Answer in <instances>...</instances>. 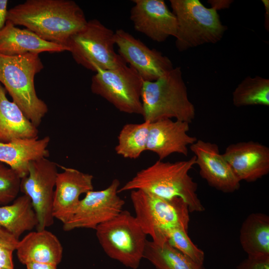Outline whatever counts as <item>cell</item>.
<instances>
[{
	"label": "cell",
	"mask_w": 269,
	"mask_h": 269,
	"mask_svg": "<svg viewBox=\"0 0 269 269\" xmlns=\"http://www.w3.org/2000/svg\"><path fill=\"white\" fill-rule=\"evenodd\" d=\"M7 20L65 46L88 21L82 8L71 0H27L8 10Z\"/></svg>",
	"instance_id": "obj_1"
},
{
	"label": "cell",
	"mask_w": 269,
	"mask_h": 269,
	"mask_svg": "<svg viewBox=\"0 0 269 269\" xmlns=\"http://www.w3.org/2000/svg\"><path fill=\"white\" fill-rule=\"evenodd\" d=\"M195 161L194 155L188 160L174 162L158 160L138 171L119 189L118 193L140 190L164 199L180 198L187 204L190 212L204 211L196 193L197 184L189 174Z\"/></svg>",
	"instance_id": "obj_2"
},
{
	"label": "cell",
	"mask_w": 269,
	"mask_h": 269,
	"mask_svg": "<svg viewBox=\"0 0 269 269\" xmlns=\"http://www.w3.org/2000/svg\"><path fill=\"white\" fill-rule=\"evenodd\" d=\"M43 68L38 54L17 56L0 54V83L25 116L37 128L48 109L37 95L34 77Z\"/></svg>",
	"instance_id": "obj_3"
},
{
	"label": "cell",
	"mask_w": 269,
	"mask_h": 269,
	"mask_svg": "<svg viewBox=\"0 0 269 269\" xmlns=\"http://www.w3.org/2000/svg\"><path fill=\"white\" fill-rule=\"evenodd\" d=\"M141 99L144 122L175 118L190 124L195 119V107L189 99L179 67L155 81H143Z\"/></svg>",
	"instance_id": "obj_4"
},
{
	"label": "cell",
	"mask_w": 269,
	"mask_h": 269,
	"mask_svg": "<svg viewBox=\"0 0 269 269\" xmlns=\"http://www.w3.org/2000/svg\"><path fill=\"white\" fill-rule=\"evenodd\" d=\"M130 198L137 222L154 243L166 242L168 233L174 228L188 231L190 211L182 199H164L140 190H131Z\"/></svg>",
	"instance_id": "obj_5"
},
{
	"label": "cell",
	"mask_w": 269,
	"mask_h": 269,
	"mask_svg": "<svg viewBox=\"0 0 269 269\" xmlns=\"http://www.w3.org/2000/svg\"><path fill=\"white\" fill-rule=\"evenodd\" d=\"M176 18L175 46L183 52L207 43H216L223 37L227 27L217 10L207 8L199 0H170Z\"/></svg>",
	"instance_id": "obj_6"
},
{
	"label": "cell",
	"mask_w": 269,
	"mask_h": 269,
	"mask_svg": "<svg viewBox=\"0 0 269 269\" xmlns=\"http://www.w3.org/2000/svg\"><path fill=\"white\" fill-rule=\"evenodd\" d=\"M96 234L105 253L128 268L137 269L146 242L143 232L135 217L122 210L112 219L98 225Z\"/></svg>",
	"instance_id": "obj_7"
},
{
	"label": "cell",
	"mask_w": 269,
	"mask_h": 269,
	"mask_svg": "<svg viewBox=\"0 0 269 269\" xmlns=\"http://www.w3.org/2000/svg\"><path fill=\"white\" fill-rule=\"evenodd\" d=\"M115 32L94 19L72 35L66 46L76 62L96 72L126 64L115 51Z\"/></svg>",
	"instance_id": "obj_8"
},
{
	"label": "cell",
	"mask_w": 269,
	"mask_h": 269,
	"mask_svg": "<svg viewBox=\"0 0 269 269\" xmlns=\"http://www.w3.org/2000/svg\"><path fill=\"white\" fill-rule=\"evenodd\" d=\"M95 73L91 80L93 93L103 97L121 112L142 115L143 81L133 68L125 64Z\"/></svg>",
	"instance_id": "obj_9"
},
{
	"label": "cell",
	"mask_w": 269,
	"mask_h": 269,
	"mask_svg": "<svg viewBox=\"0 0 269 269\" xmlns=\"http://www.w3.org/2000/svg\"><path fill=\"white\" fill-rule=\"evenodd\" d=\"M57 165L47 158L32 161L28 175L20 180V191L29 198L36 214L37 231L54 223L52 207Z\"/></svg>",
	"instance_id": "obj_10"
},
{
	"label": "cell",
	"mask_w": 269,
	"mask_h": 269,
	"mask_svg": "<svg viewBox=\"0 0 269 269\" xmlns=\"http://www.w3.org/2000/svg\"><path fill=\"white\" fill-rule=\"evenodd\" d=\"M120 185L114 179L106 189L91 190L81 199L72 218L63 224L65 231L78 228L95 230L97 227L117 216L122 210L125 201L118 195Z\"/></svg>",
	"instance_id": "obj_11"
},
{
	"label": "cell",
	"mask_w": 269,
	"mask_h": 269,
	"mask_svg": "<svg viewBox=\"0 0 269 269\" xmlns=\"http://www.w3.org/2000/svg\"><path fill=\"white\" fill-rule=\"evenodd\" d=\"M119 55L139 75L143 81H153L173 68L170 59L150 49L123 29L115 32Z\"/></svg>",
	"instance_id": "obj_12"
},
{
	"label": "cell",
	"mask_w": 269,
	"mask_h": 269,
	"mask_svg": "<svg viewBox=\"0 0 269 269\" xmlns=\"http://www.w3.org/2000/svg\"><path fill=\"white\" fill-rule=\"evenodd\" d=\"M130 19L135 30L157 42L175 37V16L163 0H133Z\"/></svg>",
	"instance_id": "obj_13"
},
{
	"label": "cell",
	"mask_w": 269,
	"mask_h": 269,
	"mask_svg": "<svg viewBox=\"0 0 269 269\" xmlns=\"http://www.w3.org/2000/svg\"><path fill=\"white\" fill-rule=\"evenodd\" d=\"M189 148L194 154L201 176L210 186L225 193L240 188L241 181L220 153L217 144L197 139Z\"/></svg>",
	"instance_id": "obj_14"
},
{
	"label": "cell",
	"mask_w": 269,
	"mask_h": 269,
	"mask_svg": "<svg viewBox=\"0 0 269 269\" xmlns=\"http://www.w3.org/2000/svg\"><path fill=\"white\" fill-rule=\"evenodd\" d=\"M54 189L52 214L63 224L73 216L79 204L80 196L93 190V176L74 168L59 166Z\"/></svg>",
	"instance_id": "obj_15"
},
{
	"label": "cell",
	"mask_w": 269,
	"mask_h": 269,
	"mask_svg": "<svg viewBox=\"0 0 269 269\" xmlns=\"http://www.w3.org/2000/svg\"><path fill=\"white\" fill-rule=\"evenodd\" d=\"M222 155L240 181L254 182L269 172V148L259 142L231 144Z\"/></svg>",
	"instance_id": "obj_16"
},
{
	"label": "cell",
	"mask_w": 269,
	"mask_h": 269,
	"mask_svg": "<svg viewBox=\"0 0 269 269\" xmlns=\"http://www.w3.org/2000/svg\"><path fill=\"white\" fill-rule=\"evenodd\" d=\"M189 124L171 119H162L150 123L146 150L155 153L159 160L177 153L187 156L188 146L197 140L189 135Z\"/></svg>",
	"instance_id": "obj_17"
},
{
	"label": "cell",
	"mask_w": 269,
	"mask_h": 269,
	"mask_svg": "<svg viewBox=\"0 0 269 269\" xmlns=\"http://www.w3.org/2000/svg\"><path fill=\"white\" fill-rule=\"evenodd\" d=\"M50 140L46 136L0 141V162L7 165L21 179L28 175L31 161L49 156L47 147Z\"/></svg>",
	"instance_id": "obj_18"
},
{
	"label": "cell",
	"mask_w": 269,
	"mask_h": 269,
	"mask_svg": "<svg viewBox=\"0 0 269 269\" xmlns=\"http://www.w3.org/2000/svg\"><path fill=\"white\" fill-rule=\"evenodd\" d=\"M69 51L67 47L45 40L29 29H20L6 20L0 30V54L17 56L44 52Z\"/></svg>",
	"instance_id": "obj_19"
},
{
	"label": "cell",
	"mask_w": 269,
	"mask_h": 269,
	"mask_svg": "<svg viewBox=\"0 0 269 269\" xmlns=\"http://www.w3.org/2000/svg\"><path fill=\"white\" fill-rule=\"evenodd\" d=\"M19 261L54 264L61 261L63 247L57 237L46 229L31 231L19 240L16 249Z\"/></svg>",
	"instance_id": "obj_20"
},
{
	"label": "cell",
	"mask_w": 269,
	"mask_h": 269,
	"mask_svg": "<svg viewBox=\"0 0 269 269\" xmlns=\"http://www.w3.org/2000/svg\"><path fill=\"white\" fill-rule=\"evenodd\" d=\"M38 135L37 128L14 102L7 99L6 90L0 83V141L37 137Z\"/></svg>",
	"instance_id": "obj_21"
},
{
	"label": "cell",
	"mask_w": 269,
	"mask_h": 269,
	"mask_svg": "<svg viewBox=\"0 0 269 269\" xmlns=\"http://www.w3.org/2000/svg\"><path fill=\"white\" fill-rule=\"evenodd\" d=\"M37 224L36 214L26 195L17 197L10 204L0 206V226L18 240L22 234Z\"/></svg>",
	"instance_id": "obj_22"
},
{
	"label": "cell",
	"mask_w": 269,
	"mask_h": 269,
	"mask_svg": "<svg viewBox=\"0 0 269 269\" xmlns=\"http://www.w3.org/2000/svg\"><path fill=\"white\" fill-rule=\"evenodd\" d=\"M240 241L250 256H269V217L257 213L249 215L243 222Z\"/></svg>",
	"instance_id": "obj_23"
},
{
	"label": "cell",
	"mask_w": 269,
	"mask_h": 269,
	"mask_svg": "<svg viewBox=\"0 0 269 269\" xmlns=\"http://www.w3.org/2000/svg\"><path fill=\"white\" fill-rule=\"evenodd\" d=\"M143 258L156 269H204L167 242L158 244L147 240Z\"/></svg>",
	"instance_id": "obj_24"
},
{
	"label": "cell",
	"mask_w": 269,
	"mask_h": 269,
	"mask_svg": "<svg viewBox=\"0 0 269 269\" xmlns=\"http://www.w3.org/2000/svg\"><path fill=\"white\" fill-rule=\"evenodd\" d=\"M149 123L128 124L123 126L115 147L117 154L125 158L136 159L146 150Z\"/></svg>",
	"instance_id": "obj_25"
},
{
	"label": "cell",
	"mask_w": 269,
	"mask_h": 269,
	"mask_svg": "<svg viewBox=\"0 0 269 269\" xmlns=\"http://www.w3.org/2000/svg\"><path fill=\"white\" fill-rule=\"evenodd\" d=\"M233 103L235 107L253 105L269 106V79L256 76H247L233 92Z\"/></svg>",
	"instance_id": "obj_26"
},
{
	"label": "cell",
	"mask_w": 269,
	"mask_h": 269,
	"mask_svg": "<svg viewBox=\"0 0 269 269\" xmlns=\"http://www.w3.org/2000/svg\"><path fill=\"white\" fill-rule=\"evenodd\" d=\"M188 231L182 228H176L167 235V242L196 264L203 266L205 255L191 241Z\"/></svg>",
	"instance_id": "obj_27"
},
{
	"label": "cell",
	"mask_w": 269,
	"mask_h": 269,
	"mask_svg": "<svg viewBox=\"0 0 269 269\" xmlns=\"http://www.w3.org/2000/svg\"><path fill=\"white\" fill-rule=\"evenodd\" d=\"M20 180L13 170L0 162V206L7 205L17 198Z\"/></svg>",
	"instance_id": "obj_28"
},
{
	"label": "cell",
	"mask_w": 269,
	"mask_h": 269,
	"mask_svg": "<svg viewBox=\"0 0 269 269\" xmlns=\"http://www.w3.org/2000/svg\"><path fill=\"white\" fill-rule=\"evenodd\" d=\"M238 269H269V256H250L238 267Z\"/></svg>",
	"instance_id": "obj_29"
},
{
	"label": "cell",
	"mask_w": 269,
	"mask_h": 269,
	"mask_svg": "<svg viewBox=\"0 0 269 269\" xmlns=\"http://www.w3.org/2000/svg\"><path fill=\"white\" fill-rule=\"evenodd\" d=\"M18 241L11 233L0 226V247L15 251Z\"/></svg>",
	"instance_id": "obj_30"
},
{
	"label": "cell",
	"mask_w": 269,
	"mask_h": 269,
	"mask_svg": "<svg viewBox=\"0 0 269 269\" xmlns=\"http://www.w3.org/2000/svg\"><path fill=\"white\" fill-rule=\"evenodd\" d=\"M14 251L0 247V269H14L12 253Z\"/></svg>",
	"instance_id": "obj_31"
},
{
	"label": "cell",
	"mask_w": 269,
	"mask_h": 269,
	"mask_svg": "<svg viewBox=\"0 0 269 269\" xmlns=\"http://www.w3.org/2000/svg\"><path fill=\"white\" fill-rule=\"evenodd\" d=\"M8 0H0V30L4 26L7 20Z\"/></svg>",
	"instance_id": "obj_32"
},
{
	"label": "cell",
	"mask_w": 269,
	"mask_h": 269,
	"mask_svg": "<svg viewBox=\"0 0 269 269\" xmlns=\"http://www.w3.org/2000/svg\"><path fill=\"white\" fill-rule=\"evenodd\" d=\"M25 266L26 269H57L56 265L47 263L30 262Z\"/></svg>",
	"instance_id": "obj_33"
},
{
	"label": "cell",
	"mask_w": 269,
	"mask_h": 269,
	"mask_svg": "<svg viewBox=\"0 0 269 269\" xmlns=\"http://www.w3.org/2000/svg\"><path fill=\"white\" fill-rule=\"evenodd\" d=\"M232 1L229 0H209L208 2L211 4L212 8L217 10L228 8Z\"/></svg>",
	"instance_id": "obj_34"
},
{
	"label": "cell",
	"mask_w": 269,
	"mask_h": 269,
	"mask_svg": "<svg viewBox=\"0 0 269 269\" xmlns=\"http://www.w3.org/2000/svg\"><path fill=\"white\" fill-rule=\"evenodd\" d=\"M265 9V26L267 30H269V0H262Z\"/></svg>",
	"instance_id": "obj_35"
},
{
	"label": "cell",
	"mask_w": 269,
	"mask_h": 269,
	"mask_svg": "<svg viewBox=\"0 0 269 269\" xmlns=\"http://www.w3.org/2000/svg\"></svg>",
	"instance_id": "obj_36"
}]
</instances>
